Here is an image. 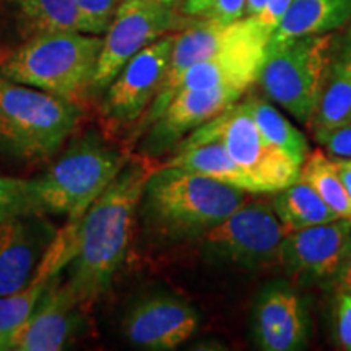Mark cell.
<instances>
[{
	"label": "cell",
	"instance_id": "1",
	"mask_svg": "<svg viewBox=\"0 0 351 351\" xmlns=\"http://www.w3.org/2000/svg\"><path fill=\"white\" fill-rule=\"evenodd\" d=\"M147 158H130L116 179L86 210L77 225L67 278L59 289L82 309L106 293L125 262L148 176Z\"/></svg>",
	"mask_w": 351,
	"mask_h": 351
},
{
	"label": "cell",
	"instance_id": "2",
	"mask_svg": "<svg viewBox=\"0 0 351 351\" xmlns=\"http://www.w3.org/2000/svg\"><path fill=\"white\" fill-rule=\"evenodd\" d=\"M249 200L251 192L243 189L163 165L145 182L138 215L148 230L165 239H200Z\"/></svg>",
	"mask_w": 351,
	"mask_h": 351
},
{
	"label": "cell",
	"instance_id": "3",
	"mask_svg": "<svg viewBox=\"0 0 351 351\" xmlns=\"http://www.w3.org/2000/svg\"><path fill=\"white\" fill-rule=\"evenodd\" d=\"M130 156L101 138L95 130L73 138L46 173L26 182L28 212L65 215L80 221Z\"/></svg>",
	"mask_w": 351,
	"mask_h": 351
},
{
	"label": "cell",
	"instance_id": "4",
	"mask_svg": "<svg viewBox=\"0 0 351 351\" xmlns=\"http://www.w3.org/2000/svg\"><path fill=\"white\" fill-rule=\"evenodd\" d=\"M103 38L59 29L26 38L0 62V75L82 104L93 95V77Z\"/></svg>",
	"mask_w": 351,
	"mask_h": 351
},
{
	"label": "cell",
	"instance_id": "5",
	"mask_svg": "<svg viewBox=\"0 0 351 351\" xmlns=\"http://www.w3.org/2000/svg\"><path fill=\"white\" fill-rule=\"evenodd\" d=\"M82 104L0 75V155L21 163L54 156L77 129Z\"/></svg>",
	"mask_w": 351,
	"mask_h": 351
},
{
	"label": "cell",
	"instance_id": "6",
	"mask_svg": "<svg viewBox=\"0 0 351 351\" xmlns=\"http://www.w3.org/2000/svg\"><path fill=\"white\" fill-rule=\"evenodd\" d=\"M333 33L269 43L257 83L267 98L309 127L317 108Z\"/></svg>",
	"mask_w": 351,
	"mask_h": 351
},
{
	"label": "cell",
	"instance_id": "7",
	"mask_svg": "<svg viewBox=\"0 0 351 351\" xmlns=\"http://www.w3.org/2000/svg\"><path fill=\"white\" fill-rule=\"evenodd\" d=\"M186 140H218L232 160L251 176L262 192H278L293 184L301 166L257 129L244 101H236L213 119L197 127Z\"/></svg>",
	"mask_w": 351,
	"mask_h": 351
},
{
	"label": "cell",
	"instance_id": "8",
	"mask_svg": "<svg viewBox=\"0 0 351 351\" xmlns=\"http://www.w3.org/2000/svg\"><path fill=\"white\" fill-rule=\"evenodd\" d=\"M285 236L274 207L249 200L202 236V252L208 262L254 270L278 263Z\"/></svg>",
	"mask_w": 351,
	"mask_h": 351
},
{
	"label": "cell",
	"instance_id": "9",
	"mask_svg": "<svg viewBox=\"0 0 351 351\" xmlns=\"http://www.w3.org/2000/svg\"><path fill=\"white\" fill-rule=\"evenodd\" d=\"M192 21V16L155 0H122L104 33L91 91L103 93L137 52L165 34L182 32Z\"/></svg>",
	"mask_w": 351,
	"mask_h": 351
},
{
	"label": "cell",
	"instance_id": "10",
	"mask_svg": "<svg viewBox=\"0 0 351 351\" xmlns=\"http://www.w3.org/2000/svg\"><path fill=\"white\" fill-rule=\"evenodd\" d=\"M270 36L271 34L269 32L262 29V32L232 44L218 54L184 70L173 85L166 90L158 91L148 111L145 112L142 121L135 127L134 138H137L165 111L169 101L179 91L210 90V88H236L241 91L247 90L257 82Z\"/></svg>",
	"mask_w": 351,
	"mask_h": 351
},
{
	"label": "cell",
	"instance_id": "11",
	"mask_svg": "<svg viewBox=\"0 0 351 351\" xmlns=\"http://www.w3.org/2000/svg\"><path fill=\"white\" fill-rule=\"evenodd\" d=\"M176 36L178 33H168L148 44L109 83L101 103L109 130L130 129L142 121L168 73Z\"/></svg>",
	"mask_w": 351,
	"mask_h": 351
},
{
	"label": "cell",
	"instance_id": "12",
	"mask_svg": "<svg viewBox=\"0 0 351 351\" xmlns=\"http://www.w3.org/2000/svg\"><path fill=\"white\" fill-rule=\"evenodd\" d=\"M350 239L351 221L346 218L289 231L280 247L278 263L298 285L333 282Z\"/></svg>",
	"mask_w": 351,
	"mask_h": 351
},
{
	"label": "cell",
	"instance_id": "13",
	"mask_svg": "<svg viewBox=\"0 0 351 351\" xmlns=\"http://www.w3.org/2000/svg\"><path fill=\"white\" fill-rule=\"evenodd\" d=\"M243 95L244 91L236 88L179 91L165 111L137 137L138 155L152 160L174 150L184 137L239 101Z\"/></svg>",
	"mask_w": 351,
	"mask_h": 351
},
{
	"label": "cell",
	"instance_id": "14",
	"mask_svg": "<svg viewBox=\"0 0 351 351\" xmlns=\"http://www.w3.org/2000/svg\"><path fill=\"white\" fill-rule=\"evenodd\" d=\"M57 232L47 215L26 212L0 218V296L32 283Z\"/></svg>",
	"mask_w": 351,
	"mask_h": 351
},
{
	"label": "cell",
	"instance_id": "15",
	"mask_svg": "<svg viewBox=\"0 0 351 351\" xmlns=\"http://www.w3.org/2000/svg\"><path fill=\"white\" fill-rule=\"evenodd\" d=\"M200 315L189 302L171 295L140 298L122 319V333L135 348L169 351L191 339Z\"/></svg>",
	"mask_w": 351,
	"mask_h": 351
},
{
	"label": "cell",
	"instance_id": "16",
	"mask_svg": "<svg viewBox=\"0 0 351 351\" xmlns=\"http://www.w3.org/2000/svg\"><path fill=\"white\" fill-rule=\"evenodd\" d=\"M59 283L60 275L46 289L32 315L0 341V350L57 351L77 335L82 327V307L64 296Z\"/></svg>",
	"mask_w": 351,
	"mask_h": 351
},
{
	"label": "cell",
	"instance_id": "17",
	"mask_svg": "<svg viewBox=\"0 0 351 351\" xmlns=\"http://www.w3.org/2000/svg\"><path fill=\"white\" fill-rule=\"evenodd\" d=\"M251 327L254 341L261 350H302L307 343L304 302L288 285H269L254 304Z\"/></svg>",
	"mask_w": 351,
	"mask_h": 351
},
{
	"label": "cell",
	"instance_id": "18",
	"mask_svg": "<svg viewBox=\"0 0 351 351\" xmlns=\"http://www.w3.org/2000/svg\"><path fill=\"white\" fill-rule=\"evenodd\" d=\"M262 29L265 28H262L254 16H244L230 25L219 23V21L205 19V16L200 20H194L176 36L168 73H166L160 91L173 85L178 77L191 65L202 62V60L218 54L226 47L252 36Z\"/></svg>",
	"mask_w": 351,
	"mask_h": 351
},
{
	"label": "cell",
	"instance_id": "19",
	"mask_svg": "<svg viewBox=\"0 0 351 351\" xmlns=\"http://www.w3.org/2000/svg\"><path fill=\"white\" fill-rule=\"evenodd\" d=\"M351 119V21L333 36L322 91L309 129L320 142Z\"/></svg>",
	"mask_w": 351,
	"mask_h": 351
},
{
	"label": "cell",
	"instance_id": "20",
	"mask_svg": "<svg viewBox=\"0 0 351 351\" xmlns=\"http://www.w3.org/2000/svg\"><path fill=\"white\" fill-rule=\"evenodd\" d=\"M77 225L78 221H69L62 231L57 232L28 287L13 295L0 296V341L32 315L46 289L69 265L75 245Z\"/></svg>",
	"mask_w": 351,
	"mask_h": 351
},
{
	"label": "cell",
	"instance_id": "21",
	"mask_svg": "<svg viewBox=\"0 0 351 351\" xmlns=\"http://www.w3.org/2000/svg\"><path fill=\"white\" fill-rule=\"evenodd\" d=\"M165 165L204 174L215 181L243 189L251 194L261 192L251 176L232 160L223 143H219L218 140L192 142V140L184 138L174 148L173 156L168 158Z\"/></svg>",
	"mask_w": 351,
	"mask_h": 351
},
{
	"label": "cell",
	"instance_id": "22",
	"mask_svg": "<svg viewBox=\"0 0 351 351\" xmlns=\"http://www.w3.org/2000/svg\"><path fill=\"white\" fill-rule=\"evenodd\" d=\"M351 21V0H293L269 43L333 33Z\"/></svg>",
	"mask_w": 351,
	"mask_h": 351
},
{
	"label": "cell",
	"instance_id": "23",
	"mask_svg": "<svg viewBox=\"0 0 351 351\" xmlns=\"http://www.w3.org/2000/svg\"><path fill=\"white\" fill-rule=\"evenodd\" d=\"M271 207L287 232L330 223L340 218L320 199L317 192L301 179H296L288 187L278 191Z\"/></svg>",
	"mask_w": 351,
	"mask_h": 351
},
{
	"label": "cell",
	"instance_id": "24",
	"mask_svg": "<svg viewBox=\"0 0 351 351\" xmlns=\"http://www.w3.org/2000/svg\"><path fill=\"white\" fill-rule=\"evenodd\" d=\"M25 39L34 34L77 29L80 20L75 0H3Z\"/></svg>",
	"mask_w": 351,
	"mask_h": 351
},
{
	"label": "cell",
	"instance_id": "25",
	"mask_svg": "<svg viewBox=\"0 0 351 351\" xmlns=\"http://www.w3.org/2000/svg\"><path fill=\"white\" fill-rule=\"evenodd\" d=\"M244 103L263 137L291 156L300 166L304 163L309 153V145L304 135L282 112L276 111L269 101L258 96H249Z\"/></svg>",
	"mask_w": 351,
	"mask_h": 351
},
{
	"label": "cell",
	"instance_id": "26",
	"mask_svg": "<svg viewBox=\"0 0 351 351\" xmlns=\"http://www.w3.org/2000/svg\"><path fill=\"white\" fill-rule=\"evenodd\" d=\"M298 179L309 184L340 218L351 221V200L341 184L333 158H328L322 150L307 153Z\"/></svg>",
	"mask_w": 351,
	"mask_h": 351
},
{
	"label": "cell",
	"instance_id": "27",
	"mask_svg": "<svg viewBox=\"0 0 351 351\" xmlns=\"http://www.w3.org/2000/svg\"><path fill=\"white\" fill-rule=\"evenodd\" d=\"M122 0H75L80 32L103 34L111 25Z\"/></svg>",
	"mask_w": 351,
	"mask_h": 351
},
{
	"label": "cell",
	"instance_id": "28",
	"mask_svg": "<svg viewBox=\"0 0 351 351\" xmlns=\"http://www.w3.org/2000/svg\"><path fill=\"white\" fill-rule=\"evenodd\" d=\"M26 182L28 179L0 178V218L28 212Z\"/></svg>",
	"mask_w": 351,
	"mask_h": 351
},
{
	"label": "cell",
	"instance_id": "29",
	"mask_svg": "<svg viewBox=\"0 0 351 351\" xmlns=\"http://www.w3.org/2000/svg\"><path fill=\"white\" fill-rule=\"evenodd\" d=\"M335 335L341 348L351 351V295L343 289L335 298Z\"/></svg>",
	"mask_w": 351,
	"mask_h": 351
},
{
	"label": "cell",
	"instance_id": "30",
	"mask_svg": "<svg viewBox=\"0 0 351 351\" xmlns=\"http://www.w3.org/2000/svg\"><path fill=\"white\" fill-rule=\"evenodd\" d=\"M319 143H322L327 148L328 155L333 158L351 156V119L333 129Z\"/></svg>",
	"mask_w": 351,
	"mask_h": 351
},
{
	"label": "cell",
	"instance_id": "31",
	"mask_svg": "<svg viewBox=\"0 0 351 351\" xmlns=\"http://www.w3.org/2000/svg\"><path fill=\"white\" fill-rule=\"evenodd\" d=\"M245 16V0H213L205 19H212L219 23H234Z\"/></svg>",
	"mask_w": 351,
	"mask_h": 351
},
{
	"label": "cell",
	"instance_id": "32",
	"mask_svg": "<svg viewBox=\"0 0 351 351\" xmlns=\"http://www.w3.org/2000/svg\"><path fill=\"white\" fill-rule=\"evenodd\" d=\"M293 0H267L262 12L257 16H254L258 21L262 28H265L270 34L275 32L276 26L280 25L283 15L287 13L288 7L291 5Z\"/></svg>",
	"mask_w": 351,
	"mask_h": 351
},
{
	"label": "cell",
	"instance_id": "33",
	"mask_svg": "<svg viewBox=\"0 0 351 351\" xmlns=\"http://www.w3.org/2000/svg\"><path fill=\"white\" fill-rule=\"evenodd\" d=\"M333 283L339 287V289L348 291L351 295V239H350L348 247H346L345 257H343V261H341V265H340L339 271H337Z\"/></svg>",
	"mask_w": 351,
	"mask_h": 351
},
{
	"label": "cell",
	"instance_id": "34",
	"mask_svg": "<svg viewBox=\"0 0 351 351\" xmlns=\"http://www.w3.org/2000/svg\"><path fill=\"white\" fill-rule=\"evenodd\" d=\"M212 5L213 0H181V13L192 19H204Z\"/></svg>",
	"mask_w": 351,
	"mask_h": 351
},
{
	"label": "cell",
	"instance_id": "35",
	"mask_svg": "<svg viewBox=\"0 0 351 351\" xmlns=\"http://www.w3.org/2000/svg\"><path fill=\"white\" fill-rule=\"evenodd\" d=\"M333 161H335V166H337V171H339L341 184H343L346 194H348L350 200H351V156L333 158Z\"/></svg>",
	"mask_w": 351,
	"mask_h": 351
},
{
	"label": "cell",
	"instance_id": "36",
	"mask_svg": "<svg viewBox=\"0 0 351 351\" xmlns=\"http://www.w3.org/2000/svg\"><path fill=\"white\" fill-rule=\"evenodd\" d=\"M267 0H245V16H257Z\"/></svg>",
	"mask_w": 351,
	"mask_h": 351
},
{
	"label": "cell",
	"instance_id": "37",
	"mask_svg": "<svg viewBox=\"0 0 351 351\" xmlns=\"http://www.w3.org/2000/svg\"><path fill=\"white\" fill-rule=\"evenodd\" d=\"M156 3H161V5L165 7H176V3H178V0H155Z\"/></svg>",
	"mask_w": 351,
	"mask_h": 351
}]
</instances>
